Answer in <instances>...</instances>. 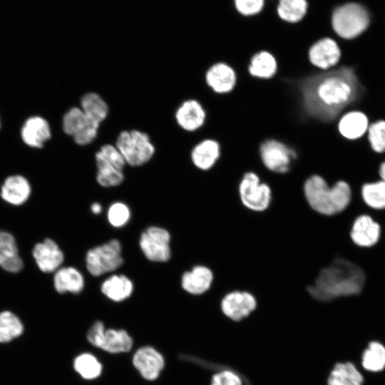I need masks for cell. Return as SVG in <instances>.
Masks as SVG:
<instances>
[{"label":"cell","instance_id":"6da1fadb","mask_svg":"<svg viewBox=\"0 0 385 385\" xmlns=\"http://www.w3.org/2000/svg\"><path fill=\"white\" fill-rule=\"evenodd\" d=\"M297 88L303 113L323 123L334 121L364 92L355 70L346 66L306 76Z\"/></svg>","mask_w":385,"mask_h":385},{"label":"cell","instance_id":"7a4b0ae2","mask_svg":"<svg viewBox=\"0 0 385 385\" xmlns=\"http://www.w3.org/2000/svg\"><path fill=\"white\" fill-rule=\"evenodd\" d=\"M365 281V272L360 266L349 260L337 258L320 270L307 291L314 299L330 302L360 294Z\"/></svg>","mask_w":385,"mask_h":385},{"label":"cell","instance_id":"3957f363","mask_svg":"<svg viewBox=\"0 0 385 385\" xmlns=\"http://www.w3.org/2000/svg\"><path fill=\"white\" fill-rule=\"evenodd\" d=\"M303 190L309 207L325 216L343 212L349 205L352 197V190L347 182L338 180L330 187L319 175L309 177L304 183Z\"/></svg>","mask_w":385,"mask_h":385},{"label":"cell","instance_id":"277c9868","mask_svg":"<svg viewBox=\"0 0 385 385\" xmlns=\"http://www.w3.org/2000/svg\"><path fill=\"white\" fill-rule=\"evenodd\" d=\"M371 22L367 9L361 4L350 2L337 7L332 14L335 33L342 38L354 39L369 28Z\"/></svg>","mask_w":385,"mask_h":385},{"label":"cell","instance_id":"5b68a950","mask_svg":"<svg viewBox=\"0 0 385 385\" xmlns=\"http://www.w3.org/2000/svg\"><path fill=\"white\" fill-rule=\"evenodd\" d=\"M115 146L126 164L131 166L144 165L155 153V148L149 135L138 130L120 132L117 138Z\"/></svg>","mask_w":385,"mask_h":385},{"label":"cell","instance_id":"8992f818","mask_svg":"<svg viewBox=\"0 0 385 385\" xmlns=\"http://www.w3.org/2000/svg\"><path fill=\"white\" fill-rule=\"evenodd\" d=\"M121 253V244L116 239L92 247L86 256L88 272L98 277L118 270L123 263Z\"/></svg>","mask_w":385,"mask_h":385},{"label":"cell","instance_id":"52a82bcc","mask_svg":"<svg viewBox=\"0 0 385 385\" xmlns=\"http://www.w3.org/2000/svg\"><path fill=\"white\" fill-rule=\"evenodd\" d=\"M238 191L242 204L251 211L264 212L271 203L272 190L270 185L262 183L254 172H247L243 175Z\"/></svg>","mask_w":385,"mask_h":385},{"label":"cell","instance_id":"ba28073f","mask_svg":"<svg viewBox=\"0 0 385 385\" xmlns=\"http://www.w3.org/2000/svg\"><path fill=\"white\" fill-rule=\"evenodd\" d=\"M170 235L165 228L150 226L140 236L139 246L150 261L165 262L171 257Z\"/></svg>","mask_w":385,"mask_h":385},{"label":"cell","instance_id":"9c48e42d","mask_svg":"<svg viewBox=\"0 0 385 385\" xmlns=\"http://www.w3.org/2000/svg\"><path fill=\"white\" fill-rule=\"evenodd\" d=\"M260 155L264 165L276 173L289 171L293 160L297 158V153L292 148L275 139L262 142Z\"/></svg>","mask_w":385,"mask_h":385},{"label":"cell","instance_id":"30bf717a","mask_svg":"<svg viewBox=\"0 0 385 385\" xmlns=\"http://www.w3.org/2000/svg\"><path fill=\"white\" fill-rule=\"evenodd\" d=\"M255 297L247 291H232L221 300L220 308L227 317L239 322L248 317L257 307Z\"/></svg>","mask_w":385,"mask_h":385},{"label":"cell","instance_id":"8fae6325","mask_svg":"<svg viewBox=\"0 0 385 385\" xmlns=\"http://www.w3.org/2000/svg\"><path fill=\"white\" fill-rule=\"evenodd\" d=\"M132 363L142 378L155 381L165 367V359L160 351L151 346L138 348L133 355Z\"/></svg>","mask_w":385,"mask_h":385},{"label":"cell","instance_id":"7c38bea8","mask_svg":"<svg viewBox=\"0 0 385 385\" xmlns=\"http://www.w3.org/2000/svg\"><path fill=\"white\" fill-rule=\"evenodd\" d=\"M380 225L369 215L362 214L355 218L350 230V238L358 247L374 246L381 237Z\"/></svg>","mask_w":385,"mask_h":385},{"label":"cell","instance_id":"4fadbf2b","mask_svg":"<svg viewBox=\"0 0 385 385\" xmlns=\"http://www.w3.org/2000/svg\"><path fill=\"white\" fill-rule=\"evenodd\" d=\"M341 56L338 43L330 38L319 40L309 50V61L322 71L334 68L339 62Z\"/></svg>","mask_w":385,"mask_h":385},{"label":"cell","instance_id":"5bb4252c","mask_svg":"<svg viewBox=\"0 0 385 385\" xmlns=\"http://www.w3.org/2000/svg\"><path fill=\"white\" fill-rule=\"evenodd\" d=\"M32 254L38 268L46 273L56 272L64 260L62 250L56 242L49 238L37 243Z\"/></svg>","mask_w":385,"mask_h":385},{"label":"cell","instance_id":"9a60e30c","mask_svg":"<svg viewBox=\"0 0 385 385\" xmlns=\"http://www.w3.org/2000/svg\"><path fill=\"white\" fill-rule=\"evenodd\" d=\"M369 125V118L366 113L359 110H351L339 117L337 128L344 138L356 140L366 135Z\"/></svg>","mask_w":385,"mask_h":385},{"label":"cell","instance_id":"2e32d148","mask_svg":"<svg viewBox=\"0 0 385 385\" xmlns=\"http://www.w3.org/2000/svg\"><path fill=\"white\" fill-rule=\"evenodd\" d=\"M205 81L214 92L220 94L228 93L235 87L236 72L232 66L225 63H216L206 71Z\"/></svg>","mask_w":385,"mask_h":385},{"label":"cell","instance_id":"e0dca14e","mask_svg":"<svg viewBox=\"0 0 385 385\" xmlns=\"http://www.w3.org/2000/svg\"><path fill=\"white\" fill-rule=\"evenodd\" d=\"M175 120L178 125L186 131H195L205 123L206 112L196 100L185 101L175 112Z\"/></svg>","mask_w":385,"mask_h":385},{"label":"cell","instance_id":"ac0fdd59","mask_svg":"<svg viewBox=\"0 0 385 385\" xmlns=\"http://www.w3.org/2000/svg\"><path fill=\"white\" fill-rule=\"evenodd\" d=\"M213 279V272L209 267L204 265H196L183 274L181 286L188 293L200 295L210 289Z\"/></svg>","mask_w":385,"mask_h":385},{"label":"cell","instance_id":"d6986e66","mask_svg":"<svg viewBox=\"0 0 385 385\" xmlns=\"http://www.w3.org/2000/svg\"><path fill=\"white\" fill-rule=\"evenodd\" d=\"M51 130L48 122L40 116L28 118L22 128L21 135L23 141L29 146L41 148L51 138Z\"/></svg>","mask_w":385,"mask_h":385},{"label":"cell","instance_id":"ffe728a7","mask_svg":"<svg viewBox=\"0 0 385 385\" xmlns=\"http://www.w3.org/2000/svg\"><path fill=\"white\" fill-rule=\"evenodd\" d=\"M133 346V339L126 330L110 328L105 329L97 348L117 354L129 352Z\"/></svg>","mask_w":385,"mask_h":385},{"label":"cell","instance_id":"44dd1931","mask_svg":"<svg viewBox=\"0 0 385 385\" xmlns=\"http://www.w3.org/2000/svg\"><path fill=\"white\" fill-rule=\"evenodd\" d=\"M191 160L200 170L212 168L220 156V145L213 139H205L194 146L191 151Z\"/></svg>","mask_w":385,"mask_h":385},{"label":"cell","instance_id":"7402d4cb","mask_svg":"<svg viewBox=\"0 0 385 385\" xmlns=\"http://www.w3.org/2000/svg\"><path fill=\"white\" fill-rule=\"evenodd\" d=\"M31 194L29 181L21 175L7 178L1 188L2 199L9 204L20 205L24 203Z\"/></svg>","mask_w":385,"mask_h":385},{"label":"cell","instance_id":"603a6c76","mask_svg":"<svg viewBox=\"0 0 385 385\" xmlns=\"http://www.w3.org/2000/svg\"><path fill=\"white\" fill-rule=\"evenodd\" d=\"M133 282L124 274H113L101 285V292L109 299L120 302L129 298L133 292Z\"/></svg>","mask_w":385,"mask_h":385},{"label":"cell","instance_id":"cb8c5ba5","mask_svg":"<svg viewBox=\"0 0 385 385\" xmlns=\"http://www.w3.org/2000/svg\"><path fill=\"white\" fill-rule=\"evenodd\" d=\"M84 278L81 272L73 267H60L56 271L53 284L59 293H80L84 287Z\"/></svg>","mask_w":385,"mask_h":385},{"label":"cell","instance_id":"d4e9b609","mask_svg":"<svg viewBox=\"0 0 385 385\" xmlns=\"http://www.w3.org/2000/svg\"><path fill=\"white\" fill-rule=\"evenodd\" d=\"M364 378L351 362L337 363L327 379V385H362Z\"/></svg>","mask_w":385,"mask_h":385},{"label":"cell","instance_id":"484cf974","mask_svg":"<svg viewBox=\"0 0 385 385\" xmlns=\"http://www.w3.org/2000/svg\"><path fill=\"white\" fill-rule=\"evenodd\" d=\"M277 71V63L272 54L262 51L255 53L250 59L248 72L255 78L269 79L273 77Z\"/></svg>","mask_w":385,"mask_h":385},{"label":"cell","instance_id":"4316f807","mask_svg":"<svg viewBox=\"0 0 385 385\" xmlns=\"http://www.w3.org/2000/svg\"><path fill=\"white\" fill-rule=\"evenodd\" d=\"M81 108L91 120L101 124L108 116V106L96 93H86L81 100Z\"/></svg>","mask_w":385,"mask_h":385},{"label":"cell","instance_id":"83f0119b","mask_svg":"<svg viewBox=\"0 0 385 385\" xmlns=\"http://www.w3.org/2000/svg\"><path fill=\"white\" fill-rule=\"evenodd\" d=\"M361 196L370 208L385 210V182L379 180L364 183L361 188Z\"/></svg>","mask_w":385,"mask_h":385},{"label":"cell","instance_id":"f1b7e54d","mask_svg":"<svg viewBox=\"0 0 385 385\" xmlns=\"http://www.w3.org/2000/svg\"><path fill=\"white\" fill-rule=\"evenodd\" d=\"M75 371L84 379L93 380L98 378L103 371V366L98 358L91 353H82L73 361Z\"/></svg>","mask_w":385,"mask_h":385},{"label":"cell","instance_id":"f546056e","mask_svg":"<svg viewBox=\"0 0 385 385\" xmlns=\"http://www.w3.org/2000/svg\"><path fill=\"white\" fill-rule=\"evenodd\" d=\"M362 366L367 371L379 372L385 368V346L378 342H371L363 352Z\"/></svg>","mask_w":385,"mask_h":385},{"label":"cell","instance_id":"4dcf8cb0","mask_svg":"<svg viewBox=\"0 0 385 385\" xmlns=\"http://www.w3.org/2000/svg\"><path fill=\"white\" fill-rule=\"evenodd\" d=\"M24 327L19 317L9 311L0 313V342L6 343L20 336Z\"/></svg>","mask_w":385,"mask_h":385},{"label":"cell","instance_id":"1f68e13d","mask_svg":"<svg viewBox=\"0 0 385 385\" xmlns=\"http://www.w3.org/2000/svg\"><path fill=\"white\" fill-rule=\"evenodd\" d=\"M307 8L305 0H279L277 11L282 19L293 23L303 18Z\"/></svg>","mask_w":385,"mask_h":385},{"label":"cell","instance_id":"d6a6232c","mask_svg":"<svg viewBox=\"0 0 385 385\" xmlns=\"http://www.w3.org/2000/svg\"><path fill=\"white\" fill-rule=\"evenodd\" d=\"M95 160L96 165H106L122 170L126 164L116 146L111 144L102 145L96 153Z\"/></svg>","mask_w":385,"mask_h":385},{"label":"cell","instance_id":"836d02e7","mask_svg":"<svg viewBox=\"0 0 385 385\" xmlns=\"http://www.w3.org/2000/svg\"><path fill=\"white\" fill-rule=\"evenodd\" d=\"M366 135L372 151L378 154L385 153L384 119H379L370 123Z\"/></svg>","mask_w":385,"mask_h":385},{"label":"cell","instance_id":"e575fe53","mask_svg":"<svg viewBox=\"0 0 385 385\" xmlns=\"http://www.w3.org/2000/svg\"><path fill=\"white\" fill-rule=\"evenodd\" d=\"M88 118L81 108L73 107L68 111L63 118V130L73 136L87 123Z\"/></svg>","mask_w":385,"mask_h":385},{"label":"cell","instance_id":"d590c367","mask_svg":"<svg viewBox=\"0 0 385 385\" xmlns=\"http://www.w3.org/2000/svg\"><path fill=\"white\" fill-rule=\"evenodd\" d=\"M96 180L103 187L110 188L118 186L124 180V175L122 170L105 165H96Z\"/></svg>","mask_w":385,"mask_h":385},{"label":"cell","instance_id":"8d00e7d4","mask_svg":"<svg viewBox=\"0 0 385 385\" xmlns=\"http://www.w3.org/2000/svg\"><path fill=\"white\" fill-rule=\"evenodd\" d=\"M131 212L129 207L124 202H115L111 204L107 212L109 224L119 228L125 226L130 220Z\"/></svg>","mask_w":385,"mask_h":385},{"label":"cell","instance_id":"74e56055","mask_svg":"<svg viewBox=\"0 0 385 385\" xmlns=\"http://www.w3.org/2000/svg\"><path fill=\"white\" fill-rule=\"evenodd\" d=\"M18 247L14 236L0 230V266L9 257L18 255Z\"/></svg>","mask_w":385,"mask_h":385},{"label":"cell","instance_id":"f35d334b","mask_svg":"<svg viewBox=\"0 0 385 385\" xmlns=\"http://www.w3.org/2000/svg\"><path fill=\"white\" fill-rule=\"evenodd\" d=\"M99 125V123L88 118L86 125L73 136L74 141L80 145L91 143L97 136Z\"/></svg>","mask_w":385,"mask_h":385},{"label":"cell","instance_id":"ab89813d","mask_svg":"<svg viewBox=\"0 0 385 385\" xmlns=\"http://www.w3.org/2000/svg\"><path fill=\"white\" fill-rule=\"evenodd\" d=\"M210 385H242L241 378L232 371L225 369L215 373Z\"/></svg>","mask_w":385,"mask_h":385},{"label":"cell","instance_id":"60d3db41","mask_svg":"<svg viewBox=\"0 0 385 385\" xmlns=\"http://www.w3.org/2000/svg\"><path fill=\"white\" fill-rule=\"evenodd\" d=\"M237 9L244 15H252L261 11L263 0H235Z\"/></svg>","mask_w":385,"mask_h":385},{"label":"cell","instance_id":"b9f144b4","mask_svg":"<svg viewBox=\"0 0 385 385\" xmlns=\"http://www.w3.org/2000/svg\"><path fill=\"white\" fill-rule=\"evenodd\" d=\"M105 329L106 327L102 321H96L87 332L86 339L88 342L93 346L97 348Z\"/></svg>","mask_w":385,"mask_h":385},{"label":"cell","instance_id":"7bdbcfd3","mask_svg":"<svg viewBox=\"0 0 385 385\" xmlns=\"http://www.w3.org/2000/svg\"><path fill=\"white\" fill-rule=\"evenodd\" d=\"M23 265V260L18 254L7 259L1 267L7 272L16 273L21 270Z\"/></svg>","mask_w":385,"mask_h":385},{"label":"cell","instance_id":"ee69618b","mask_svg":"<svg viewBox=\"0 0 385 385\" xmlns=\"http://www.w3.org/2000/svg\"><path fill=\"white\" fill-rule=\"evenodd\" d=\"M378 171L380 180L385 182V160L380 163Z\"/></svg>","mask_w":385,"mask_h":385},{"label":"cell","instance_id":"f6af8a7d","mask_svg":"<svg viewBox=\"0 0 385 385\" xmlns=\"http://www.w3.org/2000/svg\"><path fill=\"white\" fill-rule=\"evenodd\" d=\"M91 212L93 214L98 215L100 214L102 211V206L98 202H94L91 206Z\"/></svg>","mask_w":385,"mask_h":385}]
</instances>
